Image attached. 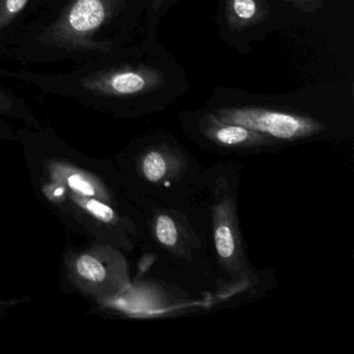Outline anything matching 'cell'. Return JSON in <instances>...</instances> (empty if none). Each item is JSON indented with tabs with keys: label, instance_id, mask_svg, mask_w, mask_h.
Returning a JSON list of instances; mask_svg holds the SVG:
<instances>
[{
	"label": "cell",
	"instance_id": "obj_14",
	"mask_svg": "<svg viewBox=\"0 0 354 354\" xmlns=\"http://www.w3.org/2000/svg\"><path fill=\"white\" fill-rule=\"evenodd\" d=\"M12 102L8 96H6L3 93H0V111L9 109L11 107Z\"/></svg>",
	"mask_w": 354,
	"mask_h": 354
},
{
	"label": "cell",
	"instance_id": "obj_11",
	"mask_svg": "<svg viewBox=\"0 0 354 354\" xmlns=\"http://www.w3.org/2000/svg\"><path fill=\"white\" fill-rule=\"evenodd\" d=\"M86 208L90 211L91 213L95 215L97 218L100 221H105V223H109L113 221V209L109 208L106 205L102 204V203L98 202V201L91 200L86 203Z\"/></svg>",
	"mask_w": 354,
	"mask_h": 354
},
{
	"label": "cell",
	"instance_id": "obj_9",
	"mask_svg": "<svg viewBox=\"0 0 354 354\" xmlns=\"http://www.w3.org/2000/svg\"><path fill=\"white\" fill-rule=\"evenodd\" d=\"M28 0H0V32L7 28L24 11Z\"/></svg>",
	"mask_w": 354,
	"mask_h": 354
},
{
	"label": "cell",
	"instance_id": "obj_3",
	"mask_svg": "<svg viewBox=\"0 0 354 354\" xmlns=\"http://www.w3.org/2000/svg\"><path fill=\"white\" fill-rule=\"evenodd\" d=\"M165 77L160 70L151 66H124L97 72L82 80L88 92L106 97H132L148 94L160 88Z\"/></svg>",
	"mask_w": 354,
	"mask_h": 354
},
{
	"label": "cell",
	"instance_id": "obj_13",
	"mask_svg": "<svg viewBox=\"0 0 354 354\" xmlns=\"http://www.w3.org/2000/svg\"><path fill=\"white\" fill-rule=\"evenodd\" d=\"M70 187L74 190H77L80 194H86V196H94L95 189L88 181L78 175H73L68 179Z\"/></svg>",
	"mask_w": 354,
	"mask_h": 354
},
{
	"label": "cell",
	"instance_id": "obj_6",
	"mask_svg": "<svg viewBox=\"0 0 354 354\" xmlns=\"http://www.w3.org/2000/svg\"><path fill=\"white\" fill-rule=\"evenodd\" d=\"M76 268L82 277L92 281H101L106 277V270H105L104 266L94 257L88 256V254L78 259Z\"/></svg>",
	"mask_w": 354,
	"mask_h": 354
},
{
	"label": "cell",
	"instance_id": "obj_1",
	"mask_svg": "<svg viewBox=\"0 0 354 354\" xmlns=\"http://www.w3.org/2000/svg\"><path fill=\"white\" fill-rule=\"evenodd\" d=\"M124 6V0H69L59 18L45 30L43 43L68 51L105 53L109 45L95 40V35Z\"/></svg>",
	"mask_w": 354,
	"mask_h": 354
},
{
	"label": "cell",
	"instance_id": "obj_7",
	"mask_svg": "<svg viewBox=\"0 0 354 354\" xmlns=\"http://www.w3.org/2000/svg\"><path fill=\"white\" fill-rule=\"evenodd\" d=\"M142 171L149 181H160L167 173V162L158 152H150L145 157Z\"/></svg>",
	"mask_w": 354,
	"mask_h": 354
},
{
	"label": "cell",
	"instance_id": "obj_15",
	"mask_svg": "<svg viewBox=\"0 0 354 354\" xmlns=\"http://www.w3.org/2000/svg\"><path fill=\"white\" fill-rule=\"evenodd\" d=\"M152 1L153 9L159 10L162 7L163 3H165V0H151Z\"/></svg>",
	"mask_w": 354,
	"mask_h": 354
},
{
	"label": "cell",
	"instance_id": "obj_4",
	"mask_svg": "<svg viewBox=\"0 0 354 354\" xmlns=\"http://www.w3.org/2000/svg\"><path fill=\"white\" fill-rule=\"evenodd\" d=\"M200 130L205 138L225 148H246L271 142V138L236 124L225 123L213 113L201 117Z\"/></svg>",
	"mask_w": 354,
	"mask_h": 354
},
{
	"label": "cell",
	"instance_id": "obj_5",
	"mask_svg": "<svg viewBox=\"0 0 354 354\" xmlns=\"http://www.w3.org/2000/svg\"><path fill=\"white\" fill-rule=\"evenodd\" d=\"M271 7L267 0H225V17L231 32H241L266 21Z\"/></svg>",
	"mask_w": 354,
	"mask_h": 354
},
{
	"label": "cell",
	"instance_id": "obj_8",
	"mask_svg": "<svg viewBox=\"0 0 354 354\" xmlns=\"http://www.w3.org/2000/svg\"><path fill=\"white\" fill-rule=\"evenodd\" d=\"M214 239L219 256L229 259L235 254V239L229 225H218L215 230Z\"/></svg>",
	"mask_w": 354,
	"mask_h": 354
},
{
	"label": "cell",
	"instance_id": "obj_10",
	"mask_svg": "<svg viewBox=\"0 0 354 354\" xmlns=\"http://www.w3.org/2000/svg\"><path fill=\"white\" fill-rule=\"evenodd\" d=\"M156 236L161 244L174 246L178 240L177 227L171 217L160 215L156 223Z\"/></svg>",
	"mask_w": 354,
	"mask_h": 354
},
{
	"label": "cell",
	"instance_id": "obj_12",
	"mask_svg": "<svg viewBox=\"0 0 354 354\" xmlns=\"http://www.w3.org/2000/svg\"><path fill=\"white\" fill-rule=\"evenodd\" d=\"M306 14H315L324 8L325 0H283Z\"/></svg>",
	"mask_w": 354,
	"mask_h": 354
},
{
	"label": "cell",
	"instance_id": "obj_2",
	"mask_svg": "<svg viewBox=\"0 0 354 354\" xmlns=\"http://www.w3.org/2000/svg\"><path fill=\"white\" fill-rule=\"evenodd\" d=\"M225 123L236 124L279 140L310 138L324 130V125L308 115L260 106H229L213 109Z\"/></svg>",
	"mask_w": 354,
	"mask_h": 354
}]
</instances>
